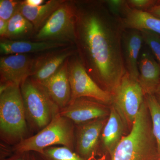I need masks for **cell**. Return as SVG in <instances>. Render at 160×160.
Wrapping results in <instances>:
<instances>
[{
  "mask_svg": "<svg viewBox=\"0 0 160 160\" xmlns=\"http://www.w3.org/2000/svg\"><path fill=\"white\" fill-rule=\"evenodd\" d=\"M144 42L148 46L152 53L160 66V37L159 35L149 31H142Z\"/></svg>",
  "mask_w": 160,
  "mask_h": 160,
  "instance_id": "obj_23",
  "label": "cell"
},
{
  "mask_svg": "<svg viewBox=\"0 0 160 160\" xmlns=\"http://www.w3.org/2000/svg\"><path fill=\"white\" fill-rule=\"evenodd\" d=\"M68 71L71 90L70 102L86 98L108 106L111 105L112 95L102 89L92 78L79 58L69 60Z\"/></svg>",
  "mask_w": 160,
  "mask_h": 160,
  "instance_id": "obj_8",
  "label": "cell"
},
{
  "mask_svg": "<svg viewBox=\"0 0 160 160\" xmlns=\"http://www.w3.org/2000/svg\"><path fill=\"white\" fill-rule=\"evenodd\" d=\"M96 160H105V159H104V158L102 157V158H101L98 159Z\"/></svg>",
  "mask_w": 160,
  "mask_h": 160,
  "instance_id": "obj_33",
  "label": "cell"
},
{
  "mask_svg": "<svg viewBox=\"0 0 160 160\" xmlns=\"http://www.w3.org/2000/svg\"><path fill=\"white\" fill-rule=\"evenodd\" d=\"M44 0H26L23 1L25 5L30 6H38L42 5Z\"/></svg>",
  "mask_w": 160,
  "mask_h": 160,
  "instance_id": "obj_30",
  "label": "cell"
},
{
  "mask_svg": "<svg viewBox=\"0 0 160 160\" xmlns=\"http://www.w3.org/2000/svg\"><path fill=\"white\" fill-rule=\"evenodd\" d=\"M1 160H32V152H13L10 156Z\"/></svg>",
  "mask_w": 160,
  "mask_h": 160,
  "instance_id": "obj_27",
  "label": "cell"
},
{
  "mask_svg": "<svg viewBox=\"0 0 160 160\" xmlns=\"http://www.w3.org/2000/svg\"><path fill=\"white\" fill-rule=\"evenodd\" d=\"M109 113L110 106L86 98L71 101L60 112L61 115L71 120L75 125L108 117Z\"/></svg>",
  "mask_w": 160,
  "mask_h": 160,
  "instance_id": "obj_11",
  "label": "cell"
},
{
  "mask_svg": "<svg viewBox=\"0 0 160 160\" xmlns=\"http://www.w3.org/2000/svg\"><path fill=\"white\" fill-rule=\"evenodd\" d=\"M126 129L120 115L114 107L110 105V113L102 131L99 143L105 153L111 156L124 136L123 133Z\"/></svg>",
  "mask_w": 160,
  "mask_h": 160,
  "instance_id": "obj_16",
  "label": "cell"
},
{
  "mask_svg": "<svg viewBox=\"0 0 160 160\" xmlns=\"http://www.w3.org/2000/svg\"><path fill=\"white\" fill-rule=\"evenodd\" d=\"M32 160H35L34 155H33V153H32Z\"/></svg>",
  "mask_w": 160,
  "mask_h": 160,
  "instance_id": "obj_32",
  "label": "cell"
},
{
  "mask_svg": "<svg viewBox=\"0 0 160 160\" xmlns=\"http://www.w3.org/2000/svg\"><path fill=\"white\" fill-rule=\"evenodd\" d=\"M32 152L35 160H85L65 146H51L44 149L42 153Z\"/></svg>",
  "mask_w": 160,
  "mask_h": 160,
  "instance_id": "obj_21",
  "label": "cell"
},
{
  "mask_svg": "<svg viewBox=\"0 0 160 160\" xmlns=\"http://www.w3.org/2000/svg\"><path fill=\"white\" fill-rule=\"evenodd\" d=\"M144 42L141 32L125 29L122 36V49L126 71L132 78L138 81V62Z\"/></svg>",
  "mask_w": 160,
  "mask_h": 160,
  "instance_id": "obj_13",
  "label": "cell"
},
{
  "mask_svg": "<svg viewBox=\"0 0 160 160\" xmlns=\"http://www.w3.org/2000/svg\"></svg>",
  "mask_w": 160,
  "mask_h": 160,
  "instance_id": "obj_35",
  "label": "cell"
},
{
  "mask_svg": "<svg viewBox=\"0 0 160 160\" xmlns=\"http://www.w3.org/2000/svg\"><path fill=\"white\" fill-rule=\"evenodd\" d=\"M33 25L18 11L8 21V29L5 38L13 40L25 38L32 33Z\"/></svg>",
  "mask_w": 160,
  "mask_h": 160,
  "instance_id": "obj_20",
  "label": "cell"
},
{
  "mask_svg": "<svg viewBox=\"0 0 160 160\" xmlns=\"http://www.w3.org/2000/svg\"><path fill=\"white\" fill-rule=\"evenodd\" d=\"M22 2L14 0L0 1V19L9 21L18 11Z\"/></svg>",
  "mask_w": 160,
  "mask_h": 160,
  "instance_id": "obj_24",
  "label": "cell"
},
{
  "mask_svg": "<svg viewBox=\"0 0 160 160\" xmlns=\"http://www.w3.org/2000/svg\"><path fill=\"white\" fill-rule=\"evenodd\" d=\"M28 130L21 88L9 85L0 92L1 139L5 143L16 145L26 138Z\"/></svg>",
  "mask_w": 160,
  "mask_h": 160,
  "instance_id": "obj_3",
  "label": "cell"
},
{
  "mask_svg": "<svg viewBox=\"0 0 160 160\" xmlns=\"http://www.w3.org/2000/svg\"><path fill=\"white\" fill-rule=\"evenodd\" d=\"M120 18L124 29L149 31L160 35V18L148 12L132 9L127 2Z\"/></svg>",
  "mask_w": 160,
  "mask_h": 160,
  "instance_id": "obj_17",
  "label": "cell"
},
{
  "mask_svg": "<svg viewBox=\"0 0 160 160\" xmlns=\"http://www.w3.org/2000/svg\"><path fill=\"white\" fill-rule=\"evenodd\" d=\"M77 10L76 4L65 1L38 30L37 42L75 43Z\"/></svg>",
  "mask_w": 160,
  "mask_h": 160,
  "instance_id": "obj_6",
  "label": "cell"
},
{
  "mask_svg": "<svg viewBox=\"0 0 160 160\" xmlns=\"http://www.w3.org/2000/svg\"></svg>",
  "mask_w": 160,
  "mask_h": 160,
  "instance_id": "obj_34",
  "label": "cell"
},
{
  "mask_svg": "<svg viewBox=\"0 0 160 160\" xmlns=\"http://www.w3.org/2000/svg\"><path fill=\"white\" fill-rule=\"evenodd\" d=\"M108 117L76 125L74 151L83 159L96 160L101 134Z\"/></svg>",
  "mask_w": 160,
  "mask_h": 160,
  "instance_id": "obj_9",
  "label": "cell"
},
{
  "mask_svg": "<svg viewBox=\"0 0 160 160\" xmlns=\"http://www.w3.org/2000/svg\"><path fill=\"white\" fill-rule=\"evenodd\" d=\"M34 58L26 54L6 55L0 59L1 83L21 87L33 73Z\"/></svg>",
  "mask_w": 160,
  "mask_h": 160,
  "instance_id": "obj_10",
  "label": "cell"
},
{
  "mask_svg": "<svg viewBox=\"0 0 160 160\" xmlns=\"http://www.w3.org/2000/svg\"><path fill=\"white\" fill-rule=\"evenodd\" d=\"M67 43L53 42H30L15 40H2L0 42V52L4 55L26 54L58 48L66 47Z\"/></svg>",
  "mask_w": 160,
  "mask_h": 160,
  "instance_id": "obj_18",
  "label": "cell"
},
{
  "mask_svg": "<svg viewBox=\"0 0 160 160\" xmlns=\"http://www.w3.org/2000/svg\"><path fill=\"white\" fill-rule=\"evenodd\" d=\"M68 59L54 74L40 84L42 85L60 109L69 105L71 90L68 71Z\"/></svg>",
  "mask_w": 160,
  "mask_h": 160,
  "instance_id": "obj_12",
  "label": "cell"
},
{
  "mask_svg": "<svg viewBox=\"0 0 160 160\" xmlns=\"http://www.w3.org/2000/svg\"><path fill=\"white\" fill-rule=\"evenodd\" d=\"M76 5L75 43L79 58L96 83L112 95L126 72L121 18L112 14L103 1Z\"/></svg>",
  "mask_w": 160,
  "mask_h": 160,
  "instance_id": "obj_1",
  "label": "cell"
},
{
  "mask_svg": "<svg viewBox=\"0 0 160 160\" xmlns=\"http://www.w3.org/2000/svg\"><path fill=\"white\" fill-rule=\"evenodd\" d=\"M103 2L112 14L119 18L126 5V1L125 0H107Z\"/></svg>",
  "mask_w": 160,
  "mask_h": 160,
  "instance_id": "obj_26",
  "label": "cell"
},
{
  "mask_svg": "<svg viewBox=\"0 0 160 160\" xmlns=\"http://www.w3.org/2000/svg\"><path fill=\"white\" fill-rule=\"evenodd\" d=\"M155 98H156L157 100H158V102L160 103V84L158 87L154 95Z\"/></svg>",
  "mask_w": 160,
  "mask_h": 160,
  "instance_id": "obj_31",
  "label": "cell"
},
{
  "mask_svg": "<svg viewBox=\"0 0 160 160\" xmlns=\"http://www.w3.org/2000/svg\"><path fill=\"white\" fill-rule=\"evenodd\" d=\"M65 1L50 0L44 5L30 6L25 5L23 1L18 11L33 25L34 30L41 29L49 17Z\"/></svg>",
  "mask_w": 160,
  "mask_h": 160,
  "instance_id": "obj_19",
  "label": "cell"
},
{
  "mask_svg": "<svg viewBox=\"0 0 160 160\" xmlns=\"http://www.w3.org/2000/svg\"><path fill=\"white\" fill-rule=\"evenodd\" d=\"M138 82L144 96L154 95L160 84V66L152 53H141L138 62Z\"/></svg>",
  "mask_w": 160,
  "mask_h": 160,
  "instance_id": "obj_14",
  "label": "cell"
},
{
  "mask_svg": "<svg viewBox=\"0 0 160 160\" xmlns=\"http://www.w3.org/2000/svg\"><path fill=\"white\" fill-rule=\"evenodd\" d=\"M147 12L153 15L154 16L160 18V2L152 6Z\"/></svg>",
  "mask_w": 160,
  "mask_h": 160,
  "instance_id": "obj_29",
  "label": "cell"
},
{
  "mask_svg": "<svg viewBox=\"0 0 160 160\" xmlns=\"http://www.w3.org/2000/svg\"><path fill=\"white\" fill-rule=\"evenodd\" d=\"M127 4L132 9L147 11L152 6L160 2L156 0H127Z\"/></svg>",
  "mask_w": 160,
  "mask_h": 160,
  "instance_id": "obj_25",
  "label": "cell"
},
{
  "mask_svg": "<svg viewBox=\"0 0 160 160\" xmlns=\"http://www.w3.org/2000/svg\"><path fill=\"white\" fill-rule=\"evenodd\" d=\"M26 121L33 131L38 132L59 113L58 106L42 85L29 78L20 87Z\"/></svg>",
  "mask_w": 160,
  "mask_h": 160,
  "instance_id": "obj_5",
  "label": "cell"
},
{
  "mask_svg": "<svg viewBox=\"0 0 160 160\" xmlns=\"http://www.w3.org/2000/svg\"><path fill=\"white\" fill-rule=\"evenodd\" d=\"M144 101L145 96L138 81L126 71L112 95L111 105L117 111L129 131Z\"/></svg>",
  "mask_w": 160,
  "mask_h": 160,
  "instance_id": "obj_7",
  "label": "cell"
},
{
  "mask_svg": "<svg viewBox=\"0 0 160 160\" xmlns=\"http://www.w3.org/2000/svg\"><path fill=\"white\" fill-rule=\"evenodd\" d=\"M152 122V131L157 144L158 155L160 160V104L154 95L145 96Z\"/></svg>",
  "mask_w": 160,
  "mask_h": 160,
  "instance_id": "obj_22",
  "label": "cell"
},
{
  "mask_svg": "<svg viewBox=\"0 0 160 160\" xmlns=\"http://www.w3.org/2000/svg\"><path fill=\"white\" fill-rule=\"evenodd\" d=\"M110 158L111 160H159L151 116L145 99L131 130L123 137Z\"/></svg>",
  "mask_w": 160,
  "mask_h": 160,
  "instance_id": "obj_2",
  "label": "cell"
},
{
  "mask_svg": "<svg viewBox=\"0 0 160 160\" xmlns=\"http://www.w3.org/2000/svg\"><path fill=\"white\" fill-rule=\"evenodd\" d=\"M75 126L59 112L41 131L15 145L12 152L42 153L46 148L54 146H65L74 151Z\"/></svg>",
  "mask_w": 160,
  "mask_h": 160,
  "instance_id": "obj_4",
  "label": "cell"
},
{
  "mask_svg": "<svg viewBox=\"0 0 160 160\" xmlns=\"http://www.w3.org/2000/svg\"><path fill=\"white\" fill-rule=\"evenodd\" d=\"M73 52L72 50L66 49L34 58L33 73L31 78L40 83L48 79L56 72Z\"/></svg>",
  "mask_w": 160,
  "mask_h": 160,
  "instance_id": "obj_15",
  "label": "cell"
},
{
  "mask_svg": "<svg viewBox=\"0 0 160 160\" xmlns=\"http://www.w3.org/2000/svg\"><path fill=\"white\" fill-rule=\"evenodd\" d=\"M8 21L0 19V36L1 38H5L8 29Z\"/></svg>",
  "mask_w": 160,
  "mask_h": 160,
  "instance_id": "obj_28",
  "label": "cell"
}]
</instances>
